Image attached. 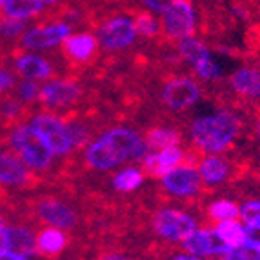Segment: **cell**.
<instances>
[{
    "instance_id": "obj_11",
    "label": "cell",
    "mask_w": 260,
    "mask_h": 260,
    "mask_svg": "<svg viewBox=\"0 0 260 260\" xmlns=\"http://www.w3.org/2000/svg\"><path fill=\"white\" fill-rule=\"evenodd\" d=\"M78 96H80L78 84L68 78H60V80H49L40 86L39 102L48 109H60L75 104Z\"/></svg>"
},
{
    "instance_id": "obj_10",
    "label": "cell",
    "mask_w": 260,
    "mask_h": 260,
    "mask_svg": "<svg viewBox=\"0 0 260 260\" xmlns=\"http://www.w3.org/2000/svg\"><path fill=\"white\" fill-rule=\"evenodd\" d=\"M200 99V86L195 78L191 77H175L164 84L162 100L169 109L184 111L197 104Z\"/></svg>"
},
{
    "instance_id": "obj_41",
    "label": "cell",
    "mask_w": 260,
    "mask_h": 260,
    "mask_svg": "<svg viewBox=\"0 0 260 260\" xmlns=\"http://www.w3.org/2000/svg\"><path fill=\"white\" fill-rule=\"evenodd\" d=\"M4 228H6V224H4V220H2V217H0V235H2V231H4Z\"/></svg>"
},
{
    "instance_id": "obj_7",
    "label": "cell",
    "mask_w": 260,
    "mask_h": 260,
    "mask_svg": "<svg viewBox=\"0 0 260 260\" xmlns=\"http://www.w3.org/2000/svg\"><path fill=\"white\" fill-rule=\"evenodd\" d=\"M139 39L137 27L131 17H113L106 20L99 27L96 40L99 46L109 49V51H118V49H126L133 46Z\"/></svg>"
},
{
    "instance_id": "obj_4",
    "label": "cell",
    "mask_w": 260,
    "mask_h": 260,
    "mask_svg": "<svg viewBox=\"0 0 260 260\" xmlns=\"http://www.w3.org/2000/svg\"><path fill=\"white\" fill-rule=\"evenodd\" d=\"M162 31L169 39L182 40L193 37L197 29V11L191 0H168L160 13Z\"/></svg>"
},
{
    "instance_id": "obj_27",
    "label": "cell",
    "mask_w": 260,
    "mask_h": 260,
    "mask_svg": "<svg viewBox=\"0 0 260 260\" xmlns=\"http://www.w3.org/2000/svg\"><path fill=\"white\" fill-rule=\"evenodd\" d=\"M178 53L184 60L189 66L197 64L200 58H204L206 55H209V49L206 48V44L202 40L195 39V37H187V39L178 40Z\"/></svg>"
},
{
    "instance_id": "obj_28",
    "label": "cell",
    "mask_w": 260,
    "mask_h": 260,
    "mask_svg": "<svg viewBox=\"0 0 260 260\" xmlns=\"http://www.w3.org/2000/svg\"><path fill=\"white\" fill-rule=\"evenodd\" d=\"M239 213H240V208L237 206V202L228 200V199L215 200L208 208L209 218H213L217 224L218 222H225V220H237V218H239Z\"/></svg>"
},
{
    "instance_id": "obj_3",
    "label": "cell",
    "mask_w": 260,
    "mask_h": 260,
    "mask_svg": "<svg viewBox=\"0 0 260 260\" xmlns=\"http://www.w3.org/2000/svg\"><path fill=\"white\" fill-rule=\"evenodd\" d=\"M27 126L39 135L55 156H64L75 149L68 122L64 118L56 117L55 113H37L27 120Z\"/></svg>"
},
{
    "instance_id": "obj_35",
    "label": "cell",
    "mask_w": 260,
    "mask_h": 260,
    "mask_svg": "<svg viewBox=\"0 0 260 260\" xmlns=\"http://www.w3.org/2000/svg\"><path fill=\"white\" fill-rule=\"evenodd\" d=\"M140 4L146 8V11H149V13H158L160 15L162 11H164L166 4H168V0H140Z\"/></svg>"
},
{
    "instance_id": "obj_20",
    "label": "cell",
    "mask_w": 260,
    "mask_h": 260,
    "mask_svg": "<svg viewBox=\"0 0 260 260\" xmlns=\"http://www.w3.org/2000/svg\"><path fill=\"white\" fill-rule=\"evenodd\" d=\"M202 184L208 186H218L230 178V164L220 155H206L197 166Z\"/></svg>"
},
{
    "instance_id": "obj_23",
    "label": "cell",
    "mask_w": 260,
    "mask_h": 260,
    "mask_svg": "<svg viewBox=\"0 0 260 260\" xmlns=\"http://www.w3.org/2000/svg\"><path fill=\"white\" fill-rule=\"evenodd\" d=\"M44 8L46 6L40 0H6L2 6V17L27 20L42 13Z\"/></svg>"
},
{
    "instance_id": "obj_12",
    "label": "cell",
    "mask_w": 260,
    "mask_h": 260,
    "mask_svg": "<svg viewBox=\"0 0 260 260\" xmlns=\"http://www.w3.org/2000/svg\"><path fill=\"white\" fill-rule=\"evenodd\" d=\"M37 217L48 224V228H56V230H71L77 225V213L71 206L58 199H42L37 204Z\"/></svg>"
},
{
    "instance_id": "obj_18",
    "label": "cell",
    "mask_w": 260,
    "mask_h": 260,
    "mask_svg": "<svg viewBox=\"0 0 260 260\" xmlns=\"http://www.w3.org/2000/svg\"><path fill=\"white\" fill-rule=\"evenodd\" d=\"M64 46V53L73 62H87L99 49V40L91 33H71Z\"/></svg>"
},
{
    "instance_id": "obj_30",
    "label": "cell",
    "mask_w": 260,
    "mask_h": 260,
    "mask_svg": "<svg viewBox=\"0 0 260 260\" xmlns=\"http://www.w3.org/2000/svg\"><path fill=\"white\" fill-rule=\"evenodd\" d=\"M191 68H193V71H195V75L200 80H217L222 75L220 66H218V62L215 60V56H213L211 53L206 55L204 58H200V60L191 66Z\"/></svg>"
},
{
    "instance_id": "obj_17",
    "label": "cell",
    "mask_w": 260,
    "mask_h": 260,
    "mask_svg": "<svg viewBox=\"0 0 260 260\" xmlns=\"http://www.w3.org/2000/svg\"><path fill=\"white\" fill-rule=\"evenodd\" d=\"M15 70L20 78H27L33 82L39 80H49L53 77V66L44 56L37 53H22L15 58Z\"/></svg>"
},
{
    "instance_id": "obj_13",
    "label": "cell",
    "mask_w": 260,
    "mask_h": 260,
    "mask_svg": "<svg viewBox=\"0 0 260 260\" xmlns=\"http://www.w3.org/2000/svg\"><path fill=\"white\" fill-rule=\"evenodd\" d=\"M182 247L186 249V253L199 256V258H202V256H224V253L230 249L222 242V239L215 230H200V228H197L186 240H182Z\"/></svg>"
},
{
    "instance_id": "obj_8",
    "label": "cell",
    "mask_w": 260,
    "mask_h": 260,
    "mask_svg": "<svg viewBox=\"0 0 260 260\" xmlns=\"http://www.w3.org/2000/svg\"><path fill=\"white\" fill-rule=\"evenodd\" d=\"M153 225H155L156 233L169 242H182L199 228L197 220L191 215L175 208L160 209L155 215Z\"/></svg>"
},
{
    "instance_id": "obj_6",
    "label": "cell",
    "mask_w": 260,
    "mask_h": 260,
    "mask_svg": "<svg viewBox=\"0 0 260 260\" xmlns=\"http://www.w3.org/2000/svg\"><path fill=\"white\" fill-rule=\"evenodd\" d=\"M71 35V24L62 20L48 22L42 26H35L26 29V33L20 39V48L33 51H42V49H51L56 46H62L66 39Z\"/></svg>"
},
{
    "instance_id": "obj_42",
    "label": "cell",
    "mask_w": 260,
    "mask_h": 260,
    "mask_svg": "<svg viewBox=\"0 0 260 260\" xmlns=\"http://www.w3.org/2000/svg\"><path fill=\"white\" fill-rule=\"evenodd\" d=\"M4 2H6V0H0V9H2V6H4Z\"/></svg>"
},
{
    "instance_id": "obj_39",
    "label": "cell",
    "mask_w": 260,
    "mask_h": 260,
    "mask_svg": "<svg viewBox=\"0 0 260 260\" xmlns=\"http://www.w3.org/2000/svg\"><path fill=\"white\" fill-rule=\"evenodd\" d=\"M102 260H127L126 256H122V255H108V256H104Z\"/></svg>"
},
{
    "instance_id": "obj_2",
    "label": "cell",
    "mask_w": 260,
    "mask_h": 260,
    "mask_svg": "<svg viewBox=\"0 0 260 260\" xmlns=\"http://www.w3.org/2000/svg\"><path fill=\"white\" fill-rule=\"evenodd\" d=\"M6 148L13 151L29 171H46L53 164V155L39 135L27 124L11 126L6 135Z\"/></svg>"
},
{
    "instance_id": "obj_16",
    "label": "cell",
    "mask_w": 260,
    "mask_h": 260,
    "mask_svg": "<svg viewBox=\"0 0 260 260\" xmlns=\"http://www.w3.org/2000/svg\"><path fill=\"white\" fill-rule=\"evenodd\" d=\"M184 160V151L180 146H173V148H164L158 151H148L142 156V168L148 171L149 175H158L162 177L168 173L169 169L180 166Z\"/></svg>"
},
{
    "instance_id": "obj_22",
    "label": "cell",
    "mask_w": 260,
    "mask_h": 260,
    "mask_svg": "<svg viewBox=\"0 0 260 260\" xmlns=\"http://www.w3.org/2000/svg\"><path fill=\"white\" fill-rule=\"evenodd\" d=\"M37 251L42 255H58L60 251H64L66 244H68V237L62 230L56 228H44L39 235L35 237Z\"/></svg>"
},
{
    "instance_id": "obj_1",
    "label": "cell",
    "mask_w": 260,
    "mask_h": 260,
    "mask_svg": "<svg viewBox=\"0 0 260 260\" xmlns=\"http://www.w3.org/2000/svg\"><path fill=\"white\" fill-rule=\"evenodd\" d=\"M240 133V120L233 111H220L199 117L191 122L189 135L197 148L208 155H218L228 149Z\"/></svg>"
},
{
    "instance_id": "obj_40",
    "label": "cell",
    "mask_w": 260,
    "mask_h": 260,
    "mask_svg": "<svg viewBox=\"0 0 260 260\" xmlns=\"http://www.w3.org/2000/svg\"><path fill=\"white\" fill-rule=\"evenodd\" d=\"M44 6H53V4H56V2H60V0H40Z\"/></svg>"
},
{
    "instance_id": "obj_32",
    "label": "cell",
    "mask_w": 260,
    "mask_h": 260,
    "mask_svg": "<svg viewBox=\"0 0 260 260\" xmlns=\"http://www.w3.org/2000/svg\"><path fill=\"white\" fill-rule=\"evenodd\" d=\"M15 91H17V99L20 100L22 104H31L39 100L40 95V86L33 80H27V78H20L15 86Z\"/></svg>"
},
{
    "instance_id": "obj_15",
    "label": "cell",
    "mask_w": 260,
    "mask_h": 260,
    "mask_svg": "<svg viewBox=\"0 0 260 260\" xmlns=\"http://www.w3.org/2000/svg\"><path fill=\"white\" fill-rule=\"evenodd\" d=\"M0 249L29 258L37 251L35 235L24 225H6L0 235Z\"/></svg>"
},
{
    "instance_id": "obj_43",
    "label": "cell",
    "mask_w": 260,
    "mask_h": 260,
    "mask_svg": "<svg viewBox=\"0 0 260 260\" xmlns=\"http://www.w3.org/2000/svg\"><path fill=\"white\" fill-rule=\"evenodd\" d=\"M258 137H260V127H258Z\"/></svg>"
},
{
    "instance_id": "obj_21",
    "label": "cell",
    "mask_w": 260,
    "mask_h": 260,
    "mask_svg": "<svg viewBox=\"0 0 260 260\" xmlns=\"http://www.w3.org/2000/svg\"><path fill=\"white\" fill-rule=\"evenodd\" d=\"M230 84L240 96L249 100L260 99V71L253 68H240L230 77Z\"/></svg>"
},
{
    "instance_id": "obj_37",
    "label": "cell",
    "mask_w": 260,
    "mask_h": 260,
    "mask_svg": "<svg viewBox=\"0 0 260 260\" xmlns=\"http://www.w3.org/2000/svg\"><path fill=\"white\" fill-rule=\"evenodd\" d=\"M0 260H27V258H26V256L15 255V253L2 251V249H0Z\"/></svg>"
},
{
    "instance_id": "obj_19",
    "label": "cell",
    "mask_w": 260,
    "mask_h": 260,
    "mask_svg": "<svg viewBox=\"0 0 260 260\" xmlns=\"http://www.w3.org/2000/svg\"><path fill=\"white\" fill-rule=\"evenodd\" d=\"M84 158H86L87 166L96 169V171H109V169H115L117 166L122 164L117 158V155L109 149V146L100 137L91 140V142H87Z\"/></svg>"
},
{
    "instance_id": "obj_9",
    "label": "cell",
    "mask_w": 260,
    "mask_h": 260,
    "mask_svg": "<svg viewBox=\"0 0 260 260\" xmlns=\"http://www.w3.org/2000/svg\"><path fill=\"white\" fill-rule=\"evenodd\" d=\"M160 184L166 193H169L171 197L187 199V197H193L199 193L202 180H200L199 169L195 166L180 164L162 175Z\"/></svg>"
},
{
    "instance_id": "obj_25",
    "label": "cell",
    "mask_w": 260,
    "mask_h": 260,
    "mask_svg": "<svg viewBox=\"0 0 260 260\" xmlns=\"http://www.w3.org/2000/svg\"><path fill=\"white\" fill-rule=\"evenodd\" d=\"M144 182V171L140 168H124L113 175V187L122 193H131L139 189Z\"/></svg>"
},
{
    "instance_id": "obj_29",
    "label": "cell",
    "mask_w": 260,
    "mask_h": 260,
    "mask_svg": "<svg viewBox=\"0 0 260 260\" xmlns=\"http://www.w3.org/2000/svg\"><path fill=\"white\" fill-rule=\"evenodd\" d=\"M133 22H135V27H137L139 37H155V35H158L162 29L160 20L153 13H149V11H142V13L135 15Z\"/></svg>"
},
{
    "instance_id": "obj_5",
    "label": "cell",
    "mask_w": 260,
    "mask_h": 260,
    "mask_svg": "<svg viewBox=\"0 0 260 260\" xmlns=\"http://www.w3.org/2000/svg\"><path fill=\"white\" fill-rule=\"evenodd\" d=\"M100 139L108 144L122 164L129 160H142V156L148 153L146 140L137 131L127 127H113L100 135Z\"/></svg>"
},
{
    "instance_id": "obj_34",
    "label": "cell",
    "mask_w": 260,
    "mask_h": 260,
    "mask_svg": "<svg viewBox=\"0 0 260 260\" xmlns=\"http://www.w3.org/2000/svg\"><path fill=\"white\" fill-rule=\"evenodd\" d=\"M15 86H17V77L0 66V95L11 93L15 89Z\"/></svg>"
},
{
    "instance_id": "obj_31",
    "label": "cell",
    "mask_w": 260,
    "mask_h": 260,
    "mask_svg": "<svg viewBox=\"0 0 260 260\" xmlns=\"http://www.w3.org/2000/svg\"><path fill=\"white\" fill-rule=\"evenodd\" d=\"M224 260H260V247L251 244H239L224 253Z\"/></svg>"
},
{
    "instance_id": "obj_26",
    "label": "cell",
    "mask_w": 260,
    "mask_h": 260,
    "mask_svg": "<svg viewBox=\"0 0 260 260\" xmlns=\"http://www.w3.org/2000/svg\"><path fill=\"white\" fill-rule=\"evenodd\" d=\"M217 235L222 239V242L228 247H235L239 244L246 242V225L237 218V220H225L218 222L215 228Z\"/></svg>"
},
{
    "instance_id": "obj_24",
    "label": "cell",
    "mask_w": 260,
    "mask_h": 260,
    "mask_svg": "<svg viewBox=\"0 0 260 260\" xmlns=\"http://www.w3.org/2000/svg\"><path fill=\"white\" fill-rule=\"evenodd\" d=\"M146 146L148 151H158L164 148H173L180 144V135L171 127H153L146 135Z\"/></svg>"
},
{
    "instance_id": "obj_33",
    "label": "cell",
    "mask_w": 260,
    "mask_h": 260,
    "mask_svg": "<svg viewBox=\"0 0 260 260\" xmlns=\"http://www.w3.org/2000/svg\"><path fill=\"white\" fill-rule=\"evenodd\" d=\"M239 217L244 225H260V200H247L240 208Z\"/></svg>"
},
{
    "instance_id": "obj_38",
    "label": "cell",
    "mask_w": 260,
    "mask_h": 260,
    "mask_svg": "<svg viewBox=\"0 0 260 260\" xmlns=\"http://www.w3.org/2000/svg\"><path fill=\"white\" fill-rule=\"evenodd\" d=\"M173 260H200L199 256H195V255H189V253H178V255H175V258Z\"/></svg>"
},
{
    "instance_id": "obj_36",
    "label": "cell",
    "mask_w": 260,
    "mask_h": 260,
    "mask_svg": "<svg viewBox=\"0 0 260 260\" xmlns=\"http://www.w3.org/2000/svg\"><path fill=\"white\" fill-rule=\"evenodd\" d=\"M246 242L260 247V225H246Z\"/></svg>"
},
{
    "instance_id": "obj_14",
    "label": "cell",
    "mask_w": 260,
    "mask_h": 260,
    "mask_svg": "<svg viewBox=\"0 0 260 260\" xmlns=\"http://www.w3.org/2000/svg\"><path fill=\"white\" fill-rule=\"evenodd\" d=\"M31 182V171L22 164V160L9 151L6 146H0V186L22 187Z\"/></svg>"
}]
</instances>
